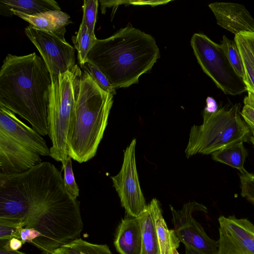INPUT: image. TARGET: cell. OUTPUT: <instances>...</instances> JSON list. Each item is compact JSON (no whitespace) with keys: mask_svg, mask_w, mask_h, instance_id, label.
Masks as SVG:
<instances>
[{"mask_svg":"<svg viewBox=\"0 0 254 254\" xmlns=\"http://www.w3.org/2000/svg\"><path fill=\"white\" fill-rule=\"evenodd\" d=\"M52 79L42 57L8 54L0 70V106L28 121L41 135L49 134Z\"/></svg>","mask_w":254,"mask_h":254,"instance_id":"1","label":"cell"},{"mask_svg":"<svg viewBox=\"0 0 254 254\" xmlns=\"http://www.w3.org/2000/svg\"><path fill=\"white\" fill-rule=\"evenodd\" d=\"M159 58L154 38L128 24L109 38L97 39L87 59L117 89L138 83Z\"/></svg>","mask_w":254,"mask_h":254,"instance_id":"2","label":"cell"},{"mask_svg":"<svg viewBox=\"0 0 254 254\" xmlns=\"http://www.w3.org/2000/svg\"><path fill=\"white\" fill-rule=\"evenodd\" d=\"M113 95L103 91L85 70L82 72L70 133L68 156L79 163L96 154L113 103Z\"/></svg>","mask_w":254,"mask_h":254,"instance_id":"3","label":"cell"},{"mask_svg":"<svg viewBox=\"0 0 254 254\" xmlns=\"http://www.w3.org/2000/svg\"><path fill=\"white\" fill-rule=\"evenodd\" d=\"M83 227L79 202L63 184L39 206L23 228L37 231L40 236L31 244L44 254H51L78 239Z\"/></svg>","mask_w":254,"mask_h":254,"instance_id":"4","label":"cell"},{"mask_svg":"<svg viewBox=\"0 0 254 254\" xmlns=\"http://www.w3.org/2000/svg\"><path fill=\"white\" fill-rule=\"evenodd\" d=\"M241 104L225 105L214 113L203 112V123L190 129L185 151L187 158L209 154L238 142L247 141L250 129L241 115Z\"/></svg>","mask_w":254,"mask_h":254,"instance_id":"5","label":"cell"},{"mask_svg":"<svg viewBox=\"0 0 254 254\" xmlns=\"http://www.w3.org/2000/svg\"><path fill=\"white\" fill-rule=\"evenodd\" d=\"M82 72L76 65L72 70L60 73L52 81L47 118L52 143L49 156L62 163L68 156V142Z\"/></svg>","mask_w":254,"mask_h":254,"instance_id":"6","label":"cell"},{"mask_svg":"<svg viewBox=\"0 0 254 254\" xmlns=\"http://www.w3.org/2000/svg\"><path fill=\"white\" fill-rule=\"evenodd\" d=\"M190 44L203 71L225 94L237 95L247 91L243 79L231 64L220 44L201 33L193 35Z\"/></svg>","mask_w":254,"mask_h":254,"instance_id":"7","label":"cell"},{"mask_svg":"<svg viewBox=\"0 0 254 254\" xmlns=\"http://www.w3.org/2000/svg\"><path fill=\"white\" fill-rule=\"evenodd\" d=\"M174 231L185 247L186 254H217L218 244L205 233L201 224L193 217L194 212L207 213V208L195 201L185 203L181 210L170 206Z\"/></svg>","mask_w":254,"mask_h":254,"instance_id":"8","label":"cell"},{"mask_svg":"<svg viewBox=\"0 0 254 254\" xmlns=\"http://www.w3.org/2000/svg\"><path fill=\"white\" fill-rule=\"evenodd\" d=\"M50 72L52 81L60 73L71 71L75 64V48L66 41L64 34L46 31L29 25L24 29Z\"/></svg>","mask_w":254,"mask_h":254,"instance_id":"9","label":"cell"},{"mask_svg":"<svg viewBox=\"0 0 254 254\" xmlns=\"http://www.w3.org/2000/svg\"><path fill=\"white\" fill-rule=\"evenodd\" d=\"M135 145L136 139H133L124 152L120 171L111 178L122 206L127 215L139 217L146 210L147 205L138 180L135 157Z\"/></svg>","mask_w":254,"mask_h":254,"instance_id":"10","label":"cell"},{"mask_svg":"<svg viewBox=\"0 0 254 254\" xmlns=\"http://www.w3.org/2000/svg\"><path fill=\"white\" fill-rule=\"evenodd\" d=\"M217 254H254V225L235 215L218 218Z\"/></svg>","mask_w":254,"mask_h":254,"instance_id":"11","label":"cell"},{"mask_svg":"<svg viewBox=\"0 0 254 254\" xmlns=\"http://www.w3.org/2000/svg\"><path fill=\"white\" fill-rule=\"evenodd\" d=\"M42 162L39 154L0 130V174L21 173Z\"/></svg>","mask_w":254,"mask_h":254,"instance_id":"12","label":"cell"},{"mask_svg":"<svg viewBox=\"0 0 254 254\" xmlns=\"http://www.w3.org/2000/svg\"><path fill=\"white\" fill-rule=\"evenodd\" d=\"M0 130L40 156L50 155V149L41 135L20 121L14 113L1 106Z\"/></svg>","mask_w":254,"mask_h":254,"instance_id":"13","label":"cell"},{"mask_svg":"<svg viewBox=\"0 0 254 254\" xmlns=\"http://www.w3.org/2000/svg\"><path fill=\"white\" fill-rule=\"evenodd\" d=\"M217 23L235 35L254 32V19L242 4L225 2L210 3Z\"/></svg>","mask_w":254,"mask_h":254,"instance_id":"14","label":"cell"},{"mask_svg":"<svg viewBox=\"0 0 254 254\" xmlns=\"http://www.w3.org/2000/svg\"><path fill=\"white\" fill-rule=\"evenodd\" d=\"M142 243L141 222L140 217L129 215L120 224L114 245L120 254H141Z\"/></svg>","mask_w":254,"mask_h":254,"instance_id":"15","label":"cell"},{"mask_svg":"<svg viewBox=\"0 0 254 254\" xmlns=\"http://www.w3.org/2000/svg\"><path fill=\"white\" fill-rule=\"evenodd\" d=\"M10 16L19 17L35 28L56 33L65 34V27L72 23L70 16L61 10H50L30 15L10 10Z\"/></svg>","mask_w":254,"mask_h":254,"instance_id":"16","label":"cell"},{"mask_svg":"<svg viewBox=\"0 0 254 254\" xmlns=\"http://www.w3.org/2000/svg\"><path fill=\"white\" fill-rule=\"evenodd\" d=\"M0 14L10 16V10H14L33 15L50 10H61L54 0H0Z\"/></svg>","mask_w":254,"mask_h":254,"instance_id":"17","label":"cell"},{"mask_svg":"<svg viewBox=\"0 0 254 254\" xmlns=\"http://www.w3.org/2000/svg\"><path fill=\"white\" fill-rule=\"evenodd\" d=\"M234 41L241 56L245 71L247 88L254 92V32L235 35Z\"/></svg>","mask_w":254,"mask_h":254,"instance_id":"18","label":"cell"},{"mask_svg":"<svg viewBox=\"0 0 254 254\" xmlns=\"http://www.w3.org/2000/svg\"><path fill=\"white\" fill-rule=\"evenodd\" d=\"M150 203L153 207L156 232L161 254H172L173 248L177 249L180 241L174 230L168 228L158 201L153 198Z\"/></svg>","mask_w":254,"mask_h":254,"instance_id":"19","label":"cell"},{"mask_svg":"<svg viewBox=\"0 0 254 254\" xmlns=\"http://www.w3.org/2000/svg\"><path fill=\"white\" fill-rule=\"evenodd\" d=\"M139 217L142 233L141 254H161L156 232L153 207L150 202L147 205L146 210Z\"/></svg>","mask_w":254,"mask_h":254,"instance_id":"20","label":"cell"},{"mask_svg":"<svg viewBox=\"0 0 254 254\" xmlns=\"http://www.w3.org/2000/svg\"><path fill=\"white\" fill-rule=\"evenodd\" d=\"M211 154L212 159L215 161L235 168L240 173L246 171L244 165L248 153L243 141L223 148Z\"/></svg>","mask_w":254,"mask_h":254,"instance_id":"21","label":"cell"},{"mask_svg":"<svg viewBox=\"0 0 254 254\" xmlns=\"http://www.w3.org/2000/svg\"><path fill=\"white\" fill-rule=\"evenodd\" d=\"M96 37L91 36L84 21H82L77 34L72 37L74 48L77 51V59L81 67L87 61V55L93 47Z\"/></svg>","mask_w":254,"mask_h":254,"instance_id":"22","label":"cell"},{"mask_svg":"<svg viewBox=\"0 0 254 254\" xmlns=\"http://www.w3.org/2000/svg\"><path fill=\"white\" fill-rule=\"evenodd\" d=\"M59 249L65 254H112L107 245L90 243L80 238Z\"/></svg>","mask_w":254,"mask_h":254,"instance_id":"23","label":"cell"},{"mask_svg":"<svg viewBox=\"0 0 254 254\" xmlns=\"http://www.w3.org/2000/svg\"><path fill=\"white\" fill-rule=\"evenodd\" d=\"M220 45L231 64L244 81L246 79L245 69L236 42L234 40H230L224 35Z\"/></svg>","mask_w":254,"mask_h":254,"instance_id":"24","label":"cell"},{"mask_svg":"<svg viewBox=\"0 0 254 254\" xmlns=\"http://www.w3.org/2000/svg\"><path fill=\"white\" fill-rule=\"evenodd\" d=\"M62 163L64 170L63 180L65 190L73 198L77 199L79 194V189L74 176L71 158L68 156L65 161Z\"/></svg>","mask_w":254,"mask_h":254,"instance_id":"25","label":"cell"},{"mask_svg":"<svg viewBox=\"0 0 254 254\" xmlns=\"http://www.w3.org/2000/svg\"><path fill=\"white\" fill-rule=\"evenodd\" d=\"M83 68L103 91L112 95L116 94V89L111 84L104 73L96 65L88 61Z\"/></svg>","mask_w":254,"mask_h":254,"instance_id":"26","label":"cell"},{"mask_svg":"<svg viewBox=\"0 0 254 254\" xmlns=\"http://www.w3.org/2000/svg\"><path fill=\"white\" fill-rule=\"evenodd\" d=\"M99 5L98 0H84L83 1V17L82 21L85 23L89 34L94 37L95 35V25Z\"/></svg>","mask_w":254,"mask_h":254,"instance_id":"27","label":"cell"},{"mask_svg":"<svg viewBox=\"0 0 254 254\" xmlns=\"http://www.w3.org/2000/svg\"><path fill=\"white\" fill-rule=\"evenodd\" d=\"M247 92L241 115L251 131H254V92L249 88H247Z\"/></svg>","mask_w":254,"mask_h":254,"instance_id":"28","label":"cell"},{"mask_svg":"<svg viewBox=\"0 0 254 254\" xmlns=\"http://www.w3.org/2000/svg\"><path fill=\"white\" fill-rule=\"evenodd\" d=\"M241 194L254 204V174L247 170L240 173Z\"/></svg>","mask_w":254,"mask_h":254,"instance_id":"29","label":"cell"},{"mask_svg":"<svg viewBox=\"0 0 254 254\" xmlns=\"http://www.w3.org/2000/svg\"><path fill=\"white\" fill-rule=\"evenodd\" d=\"M22 227L0 225V240H10L12 238L19 239Z\"/></svg>","mask_w":254,"mask_h":254,"instance_id":"30","label":"cell"},{"mask_svg":"<svg viewBox=\"0 0 254 254\" xmlns=\"http://www.w3.org/2000/svg\"><path fill=\"white\" fill-rule=\"evenodd\" d=\"M40 236L39 233L33 228H21L20 232V240L23 244L26 242L32 243Z\"/></svg>","mask_w":254,"mask_h":254,"instance_id":"31","label":"cell"},{"mask_svg":"<svg viewBox=\"0 0 254 254\" xmlns=\"http://www.w3.org/2000/svg\"><path fill=\"white\" fill-rule=\"evenodd\" d=\"M206 106L204 111L208 113L215 112L218 109L216 101L211 97H207L206 99Z\"/></svg>","mask_w":254,"mask_h":254,"instance_id":"32","label":"cell"},{"mask_svg":"<svg viewBox=\"0 0 254 254\" xmlns=\"http://www.w3.org/2000/svg\"><path fill=\"white\" fill-rule=\"evenodd\" d=\"M170 0H149V1H127V3L130 2L131 4H149L152 6L158 4H163L169 2Z\"/></svg>","mask_w":254,"mask_h":254,"instance_id":"33","label":"cell"},{"mask_svg":"<svg viewBox=\"0 0 254 254\" xmlns=\"http://www.w3.org/2000/svg\"><path fill=\"white\" fill-rule=\"evenodd\" d=\"M0 254H26L18 251H11L0 248Z\"/></svg>","mask_w":254,"mask_h":254,"instance_id":"34","label":"cell"},{"mask_svg":"<svg viewBox=\"0 0 254 254\" xmlns=\"http://www.w3.org/2000/svg\"><path fill=\"white\" fill-rule=\"evenodd\" d=\"M252 135L250 136V140L254 146V131H252Z\"/></svg>","mask_w":254,"mask_h":254,"instance_id":"35","label":"cell"},{"mask_svg":"<svg viewBox=\"0 0 254 254\" xmlns=\"http://www.w3.org/2000/svg\"><path fill=\"white\" fill-rule=\"evenodd\" d=\"M51 254H64V253L61 252L59 250V249H58L56 250L54 252H53L52 253H51Z\"/></svg>","mask_w":254,"mask_h":254,"instance_id":"36","label":"cell"},{"mask_svg":"<svg viewBox=\"0 0 254 254\" xmlns=\"http://www.w3.org/2000/svg\"><path fill=\"white\" fill-rule=\"evenodd\" d=\"M172 254H179L177 250V248H174L172 250Z\"/></svg>","mask_w":254,"mask_h":254,"instance_id":"37","label":"cell"}]
</instances>
